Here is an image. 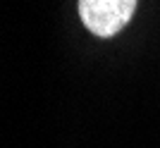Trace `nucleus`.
Returning a JSON list of instances; mask_svg holds the SVG:
<instances>
[{"label": "nucleus", "instance_id": "nucleus-1", "mask_svg": "<svg viewBox=\"0 0 160 148\" xmlns=\"http://www.w3.org/2000/svg\"><path fill=\"white\" fill-rule=\"evenodd\" d=\"M136 0H79V17L88 31L110 38L129 24Z\"/></svg>", "mask_w": 160, "mask_h": 148}]
</instances>
